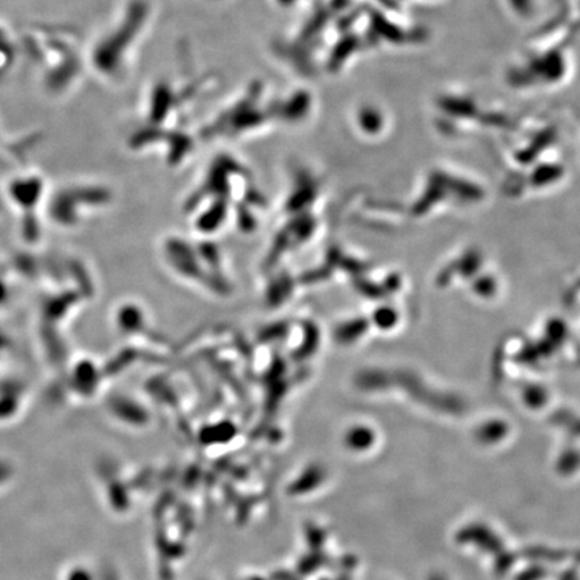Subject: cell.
Wrapping results in <instances>:
<instances>
[{
  "instance_id": "7a4b0ae2",
  "label": "cell",
  "mask_w": 580,
  "mask_h": 580,
  "mask_svg": "<svg viewBox=\"0 0 580 580\" xmlns=\"http://www.w3.org/2000/svg\"><path fill=\"white\" fill-rule=\"evenodd\" d=\"M15 60V45L10 34L0 26V77L9 71Z\"/></svg>"
},
{
  "instance_id": "6da1fadb",
  "label": "cell",
  "mask_w": 580,
  "mask_h": 580,
  "mask_svg": "<svg viewBox=\"0 0 580 580\" xmlns=\"http://www.w3.org/2000/svg\"><path fill=\"white\" fill-rule=\"evenodd\" d=\"M534 65H537V71L548 81H558L563 76L564 69H566L560 53H550V55H545L542 60H536Z\"/></svg>"
},
{
  "instance_id": "3957f363",
  "label": "cell",
  "mask_w": 580,
  "mask_h": 580,
  "mask_svg": "<svg viewBox=\"0 0 580 580\" xmlns=\"http://www.w3.org/2000/svg\"><path fill=\"white\" fill-rule=\"evenodd\" d=\"M509 2L513 9L520 13L521 15H529L532 13V9H534L532 0H509Z\"/></svg>"
}]
</instances>
